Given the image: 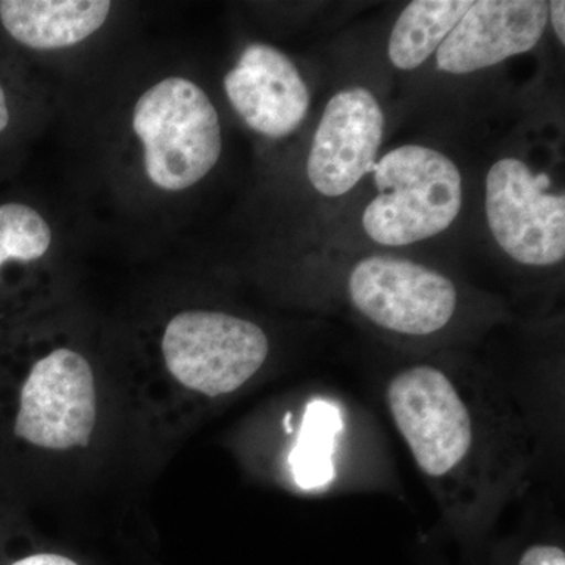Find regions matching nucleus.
Instances as JSON below:
<instances>
[{"instance_id": "f257e3e1", "label": "nucleus", "mask_w": 565, "mask_h": 565, "mask_svg": "<svg viewBox=\"0 0 565 565\" xmlns=\"http://www.w3.org/2000/svg\"><path fill=\"white\" fill-rule=\"evenodd\" d=\"M385 403L444 514L487 522L522 492L530 434L503 385L416 363L393 374Z\"/></svg>"}, {"instance_id": "f03ea898", "label": "nucleus", "mask_w": 565, "mask_h": 565, "mask_svg": "<svg viewBox=\"0 0 565 565\" xmlns=\"http://www.w3.org/2000/svg\"><path fill=\"white\" fill-rule=\"evenodd\" d=\"M104 416V385L85 353L57 345L41 353L17 390L13 434L35 451L73 456L90 448Z\"/></svg>"}, {"instance_id": "7ed1b4c3", "label": "nucleus", "mask_w": 565, "mask_h": 565, "mask_svg": "<svg viewBox=\"0 0 565 565\" xmlns=\"http://www.w3.org/2000/svg\"><path fill=\"white\" fill-rule=\"evenodd\" d=\"M132 129L152 185L181 192L204 180L222 154V128L210 96L185 77H167L141 93Z\"/></svg>"}, {"instance_id": "20e7f679", "label": "nucleus", "mask_w": 565, "mask_h": 565, "mask_svg": "<svg viewBox=\"0 0 565 565\" xmlns=\"http://www.w3.org/2000/svg\"><path fill=\"white\" fill-rule=\"evenodd\" d=\"M379 193L363 212L374 243L403 247L452 225L462 207V177L451 159L422 145L386 152L374 166Z\"/></svg>"}, {"instance_id": "39448f33", "label": "nucleus", "mask_w": 565, "mask_h": 565, "mask_svg": "<svg viewBox=\"0 0 565 565\" xmlns=\"http://www.w3.org/2000/svg\"><path fill=\"white\" fill-rule=\"evenodd\" d=\"M269 353V338L258 323L223 311H181L170 319L161 338L170 381L200 399L241 392L263 370Z\"/></svg>"}, {"instance_id": "423d86ee", "label": "nucleus", "mask_w": 565, "mask_h": 565, "mask_svg": "<svg viewBox=\"0 0 565 565\" xmlns=\"http://www.w3.org/2000/svg\"><path fill=\"white\" fill-rule=\"evenodd\" d=\"M351 303L386 332L430 337L449 326L459 308L455 282L423 264L393 256H370L353 266Z\"/></svg>"}, {"instance_id": "0eeeda50", "label": "nucleus", "mask_w": 565, "mask_h": 565, "mask_svg": "<svg viewBox=\"0 0 565 565\" xmlns=\"http://www.w3.org/2000/svg\"><path fill=\"white\" fill-rule=\"evenodd\" d=\"M548 174L515 158L493 163L486 178V214L509 258L546 267L565 256V196L546 191Z\"/></svg>"}, {"instance_id": "6e6552de", "label": "nucleus", "mask_w": 565, "mask_h": 565, "mask_svg": "<svg viewBox=\"0 0 565 565\" xmlns=\"http://www.w3.org/2000/svg\"><path fill=\"white\" fill-rule=\"evenodd\" d=\"M385 118L375 96L363 87L338 92L327 103L307 161L311 185L326 196L351 192L374 170Z\"/></svg>"}, {"instance_id": "1a4fd4ad", "label": "nucleus", "mask_w": 565, "mask_h": 565, "mask_svg": "<svg viewBox=\"0 0 565 565\" xmlns=\"http://www.w3.org/2000/svg\"><path fill=\"white\" fill-rule=\"evenodd\" d=\"M548 21L542 0H479L437 50L438 70L470 74L534 50Z\"/></svg>"}, {"instance_id": "9d476101", "label": "nucleus", "mask_w": 565, "mask_h": 565, "mask_svg": "<svg viewBox=\"0 0 565 565\" xmlns=\"http://www.w3.org/2000/svg\"><path fill=\"white\" fill-rule=\"evenodd\" d=\"M223 87L248 128L269 139L296 132L310 107V92L299 70L270 44H248Z\"/></svg>"}, {"instance_id": "9b49d317", "label": "nucleus", "mask_w": 565, "mask_h": 565, "mask_svg": "<svg viewBox=\"0 0 565 565\" xmlns=\"http://www.w3.org/2000/svg\"><path fill=\"white\" fill-rule=\"evenodd\" d=\"M106 0H3L0 21L24 46L36 51L76 46L106 24Z\"/></svg>"}, {"instance_id": "f8f14e48", "label": "nucleus", "mask_w": 565, "mask_h": 565, "mask_svg": "<svg viewBox=\"0 0 565 565\" xmlns=\"http://www.w3.org/2000/svg\"><path fill=\"white\" fill-rule=\"evenodd\" d=\"M471 6V0H416L408 3L390 36V61L397 70L422 66Z\"/></svg>"}, {"instance_id": "ddd939ff", "label": "nucleus", "mask_w": 565, "mask_h": 565, "mask_svg": "<svg viewBox=\"0 0 565 565\" xmlns=\"http://www.w3.org/2000/svg\"><path fill=\"white\" fill-rule=\"evenodd\" d=\"M51 245L52 228L39 211L22 203L0 206V267L10 262H39Z\"/></svg>"}, {"instance_id": "4468645a", "label": "nucleus", "mask_w": 565, "mask_h": 565, "mask_svg": "<svg viewBox=\"0 0 565 565\" xmlns=\"http://www.w3.org/2000/svg\"><path fill=\"white\" fill-rule=\"evenodd\" d=\"M519 565H565V553L556 545H533L523 553Z\"/></svg>"}, {"instance_id": "2eb2a0df", "label": "nucleus", "mask_w": 565, "mask_h": 565, "mask_svg": "<svg viewBox=\"0 0 565 565\" xmlns=\"http://www.w3.org/2000/svg\"><path fill=\"white\" fill-rule=\"evenodd\" d=\"M10 565H79L71 561L70 557L55 555V553H36V555L25 556L17 563Z\"/></svg>"}, {"instance_id": "dca6fc26", "label": "nucleus", "mask_w": 565, "mask_h": 565, "mask_svg": "<svg viewBox=\"0 0 565 565\" xmlns=\"http://www.w3.org/2000/svg\"><path fill=\"white\" fill-rule=\"evenodd\" d=\"M565 2L553 0L548 2V18L552 20L553 29L561 44L565 43Z\"/></svg>"}, {"instance_id": "f3484780", "label": "nucleus", "mask_w": 565, "mask_h": 565, "mask_svg": "<svg viewBox=\"0 0 565 565\" xmlns=\"http://www.w3.org/2000/svg\"><path fill=\"white\" fill-rule=\"evenodd\" d=\"M10 122L9 104H7L6 92L0 85V132L6 131Z\"/></svg>"}]
</instances>
